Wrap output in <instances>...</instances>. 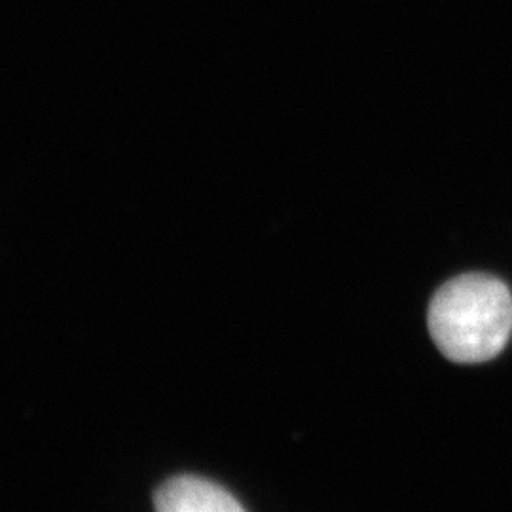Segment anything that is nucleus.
<instances>
[{"label": "nucleus", "instance_id": "nucleus-2", "mask_svg": "<svg viewBox=\"0 0 512 512\" xmlns=\"http://www.w3.org/2000/svg\"><path fill=\"white\" fill-rule=\"evenodd\" d=\"M156 512H245L238 499L198 476H177L154 495Z\"/></svg>", "mask_w": 512, "mask_h": 512}, {"label": "nucleus", "instance_id": "nucleus-1", "mask_svg": "<svg viewBox=\"0 0 512 512\" xmlns=\"http://www.w3.org/2000/svg\"><path fill=\"white\" fill-rule=\"evenodd\" d=\"M427 323L435 344L450 361H492L511 338V291L494 275H459L435 293Z\"/></svg>", "mask_w": 512, "mask_h": 512}]
</instances>
